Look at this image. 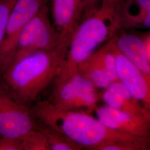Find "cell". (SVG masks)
<instances>
[{
  "mask_svg": "<svg viewBox=\"0 0 150 150\" xmlns=\"http://www.w3.org/2000/svg\"><path fill=\"white\" fill-rule=\"evenodd\" d=\"M95 111L97 118L109 129L140 137H150L149 117L106 105L97 106Z\"/></svg>",
  "mask_w": 150,
  "mask_h": 150,
  "instance_id": "10",
  "label": "cell"
},
{
  "mask_svg": "<svg viewBox=\"0 0 150 150\" xmlns=\"http://www.w3.org/2000/svg\"><path fill=\"white\" fill-rule=\"evenodd\" d=\"M56 107L64 110L95 111L98 97L91 81L79 73L56 85L48 100Z\"/></svg>",
  "mask_w": 150,
  "mask_h": 150,
  "instance_id": "5",
  "label": "cell"
},
{
  "mask_svg": "<svg viewBox=\"0 0 150 150\" xmlns=\"http://www.w3.org/2000/svg\"><path fill=\"white\" fill-rule=\"evenodd\" d=\"M18 0H0V44L12 11Z\"/></svg>",
  "mask_w": 150,
  "mask_h": 150,
  "instance_id": "18",
  "label": "cell"
},
{
  "mask_svg": "<svg viewBox=\"0 0 150 150\" xmlns=\"http://www.w3.org/2000/svg\"><path fill=\"white\" fill-rule=\"evenodd\" d=\"M104 90L102 99L105 105L150 118V109L134 98L120 81L113 82Z\"/></svg>",
  "mask_w": 150,
  "mask_h": 150,
  "instance_id": "13",
  "label": "cell"
},
{
  "mask_svg": "<svg viewBox=\"0 0 150 150\" xmlns=\"http://www.w3.org/2000/svg\"><path fill=\"white\" fill-rule=\"evenodd\" d=\"M150 137L134 140L110 141L97 146L95 150H149Z\"/></svg>",
  "mask_w": 150,
  "mask_h": 150,
  "instance_id": "16",
  "label": "cell"
},
{
  "mask_svg": "<svg viewBox=\"0 0 150 150\" xmlns=\"http://www.w3.org/2000/svg\"><path fill=\"white\" fill-rule=\"evenodd\" d=\"M85 11V0H52L54 25L59 34V47L66 52Z\"/></svg>",
  "mask_w": 150,
  "mask_h": 150,
  "instance_id": "9",
  "label": "cell"
},
{
  "mask_svg": "<svg viewBox=\"0 0 150 150\" xmlns=\"http://www.w3.org/2000/svg\"><path fill=\"white\" fill-rule=\"evenodd\" d=\"M102 0H85V12L88 13L94 10Z\"/></svg>",
  "mask_w": 150,
  "mask_h": 150,
  "instance_id": "19",
  "label": "cell"
},
{
  "mask_svg": "<svg viewBox=\"0 0 150 150\" xmlns=\"http://www.w3.org/2000/svg\"><path fill=\"white\" fill-rule=\"evenodd\" d=\"M36 128L31 107L17 102L0 86V135L18 138Z\"/></svg>",
  "mask_w": 150,
  "mask_h": 150,
  "instance_id": "7",
  "label": "cell"
},
{
  "mask_svg": "<svg viewBox=\"0 0 150 150\" xmlns=\"http://www.w3.org/2000/svg\"><path fill=\"white\" fill-rule=\"evenodd\" d=\"M22 150H50L43 134L36 129L20 137Z\"/></svg>",
  "mask_w": 150,
  "mask_h": 150,
  "instance_id": "17",
  "label": "cell"
},
{
  "mask_svg": "<svg viewBox=\"0 0 150 150\" xmlns=\"http://www.w3.org/2000/svg\"><path fill=\"white\" fill-rule=\"evenodd\" d=\"M48 13L47 5L43 6L22 28L10 64L32 53L59 46V34L51 23Z\"/></svg>",
  "mask_w": 150,
  "mask_h": 150,
  "instance_id": "4",
  "label": "cell"
},
{
  "mask_svg": "<svg viewBox=\"0 0 150 150\" xmlns=\"http://www.w3.org/2000/svg\"><path fill=\"white\" fill-rule=\"evenodd\" d=\"M116 70L118 77L131 95L146 108H150V79L115 48Z\"/></svg>",
  "mask_w": 150,
  "mask_h": 150,
  "instance_id": "11",
  "label": "cell"
},
{
  "mask_svg": "<svg viewBox=\"0 0 150 150\" xmlns=\"http://www.w3.org/2000/svg\"><path fill=\"white\" fill-rule=\"evenodd\" d=\"M66 52L57 47L40 51L9 64L0 86L13 99L30 107L62 69Z\"/></svg>",
  "mask_w": 150,
  "mask_h": 150,
  "instance_id": "1",
  "label": "cell"
},
{
  "mask_svg": "<svg viewBox=\"0 0 150 150\" xmlns=\"http://www.w3.org/2000/svg\"><path fill=\"white\" fill-rule=\"evenodd\" d=\"M115 48L112 38L79 66L78 73L90 81L96 88L105 89L111 83L118 80Z\"/></svg>",
  "mask_w": 150,
  "mask_h": 150,
  "instance_id": "8",
  "label": "cell"
},
{
  "mask_svg": "<svg viewBox=\"0 0 150 150\" xmlns=\"http://www.w3.org/2000/svg\"><path fill=\"white\" fill-rule=\"evenodd\" d=\"M113 41L118 51L150 79V56L142 37L129 33H117Z\"/></svg>",
  "mask_w": 150,
  "mask_h": 150,
  "instance_id": "12",
  "label": "cell"
},
{
  "mask_svg": "<svg viewBox=\"0 0 150 150\" xmlns=\"http://www.w3.org/2000/svg\"><path fill=\"white\" fill-rule=\"evenodd\" d=\"M31 110L38 121L58 131L82 149L95 150L99 145L110 141L149 138L109 129L88 113L62 110L48 100L36 102Z\"/></svg>",
  "mask_w": 150,
  "mask_h": 150,
  "instance_id": "3",
  "label": "cell"
},
{
  "mask_svg": "<svg viewBox=\"0 0 150 150\" xmlns=\"http://www.w3.org/2000/svg\"><path fill=\"white\" fill-rule=\"evenodd\" d=\"M48 0H18L11 12L0 44V75L10 64L22 28Z\"/></svg>",
  "mask_w": 150,
  "mask_h": 150,
  "instance_id": "6",
  "label": "cell"
},
{
  "mask_svg": "<svg viewBox=\"0 0 150 150\" xmlns=\"http://www.w3.org/2000/svg\"><path fill=\"white\" fill-rule=\"evenodd\" d=\"M36 129L45 137L50 150H81L82 149L58 131L40 122H36Z\"/></svg>",
  "mask_w": 150,
  "mask_h": 150,
  "instance_id": "15",
  "label": "cell"
},
{
  "mask_svg": "<svg viewBox=\"0 0 150 150\" xmlns=\"http://www.w3.org/2000/svg\"><path fill=\"white\" fill-rule=\"evenodd\" d=\"M121 28V0H102L75 31L62 69L55 79L56 86L78 73L79 66Z\"/></svg>",
  "mask_w": 150,
  "mask_h": 150,
  "instance_id": "2",
  "label": "cell"
},
{
  "mask_svg": "<svg viewBox=\"0 0 150 150\" xmlns=\"http://www.w3.org/2000/svg\"><path fill=\"white\" fill-rule=\"evenodd\" d=\"M121 27H150V0H121Z\"/></svg>",
  "mask_w": 150,
  "mask_h": 150,
  "instance_id": "14",
  "label": "cell"
}]
</instances>
